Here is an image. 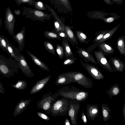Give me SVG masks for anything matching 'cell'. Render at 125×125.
I'll return each instance as SVG.
<instances>
[{
    "label": "cell",
    "instance_id": "9",
    "mask_svg": "<svg viewBox=\"0 0 125 125\" xmlns=\"http://www.w3.org/2000/svg\"><path fill=\"white\" fill-rule=\"evenodd\" d=\"M16 21L14 15L10 8L8 7L5 10L4 24L5 27L9 34L14 35L15 23Z\"/></svg>",
    "mask_w": 125,
    "mask_h": 125
},
{
    "label": "cell",
    "instance_id": "24",
    "mask_svg": "<svg viewBox=\"0 0 125 125\" xmlns=\"http://www.w3.org/2000/svg\"><path fill=\"white\" fill-rule=\"evenodd\" d=\"M73 27L68 25L65 26V31L69 41L72 44L74 47L75 46H78V42L76 35L72 30Z\"/></svg>",
    "mask_w": 125,
    "mask_h": 125
},
{
    "label": "cell",
    "instance_id": "1",
    "mask_svg": "<svg viewBox=\"0 0 125 125\" xmlns=\"http://www.w3.org/2000/svg\"><path fill=\"white\" fill-rule=\"evenodd\" d=\"M57 92L60 96L76 99L80 102H84L89 96L88 92L73 86L62 87Z\"/></svg>",
    "mask_w": 125,
    "mask_h": 125
},
{
    "label": "cell",
    "instance_id": "22",
    "mask_svg": "<svg viewBox=\"0 0 125 125\" xmlns=\"http://www.w3.org/2000/svg\"><path fill=\"white\" fill-rule=\"evenodd\" d=\"M114 72L123 73L125 68L124 62L118 57H114L109 59Z\"/></svg>",
    "mask_w": 125,
    "mask_h": 125
},
{
    "label": "cell",
    "instance_id": "12",
    "mask_svg": "<svg viewBox=\"0 0 125 125\" xmlns=\"http://www.w3.org/2000/svg\"><path fill=\"white\" fill-rule=\"evenodd\" d=\"M80 62L86 70L95 79L99 80L104 79V75L97 67L91 65L88 62H84L81 58H80Z\"/></svg>",
    "mask_w": 125,
    "mask_h": 125
},
{
    "label": "cell",
    "instance_id": "4",
    "mask_svg": "<svg viewBox=\"0 0 125 125\" xmlns=\"http://www.w3.org/2000/svg\"><path fill=\"white\" fill-rule=\"evenodd\" d=\"M22 15L26 18L33 21L38 20L45 23V21L49 20L52 15L40 10L29 7H23Z\"/></svg>",
    "mask_w": 125,
    "mask_h": 125
},
{
    "label": "cell",
    "instance_id": "38",
    "mask_svg": "<svg viewBox=\"0 0 125 125\" xmlns=\"http://www.w3.org/2000/svg\"><path fill=\"white\" fill-rule=\"evenodd\" d=\"M17 5H21L22 3H26L29 5L34 6L35 0H15Z\"/></svg>",
    "mask_w": 125,
    "mask_h": 125
},
{
    "label": "cell",
    "instance_id": "21",
    "mask_svg": "<svg viewBox=\"0 0 125 125\" xmlns=\"http://www.w3.org/2000/svg\"><path fill=\"white\" fill-rule=\"evenodd\" d=\"M98 106V104H88L86 105V114L89 119L93 120L98 116L99 112Z\"/></svg>",
    "mask_w": 125,
    "mask_h": 125
},
{
    "label": "cell",
    "instance_id": "15",
    "mask_svg": "<svg viewBox=\"0 0 125 125\" xmlns=\"http://www.w3.org/2000/svg\"><path fill=\"white\" fill-rule=\"evenodd\" d=\"M18 63L19 68L26 77L31 78L33 77L34 74L29 67L25 58L23 54H21Z\"/></svg>",
    "mask_w": 125,
    "mask_h": 125
},
{
    "label": "cell",
    "instance_id": "37",
    "mask_svg": "<svg viewBox=\"0 0 125 125\" xmlns=\"http://www.w3.org/2000/svg\"><path fill=\"white\" fill-rule=\"evenodd\" d=\"M5 38L4 35H0V46L1 48L7 52V47Z\"/></svg>",
    "mask_w": 125,
    "mask_h": 125
},
{
    "label": "cell",
    "instance_id": "46",
    "mask_svg": "<svg viewBox=\"0 0 125 125\" xmlns=\"http://www.w3.org/2000/svg\"><path fill=\"white\" fill-rule=\"evenodd\" d=\"M0 89L2 91L3 94L5 93V89L3 87L2 84L0 80Z\"/></svg>",
    "mask_w": 125,
    "mask_h": 125
},
{
    "label": "cell",
    "instance_id": "3",
    "mask_svg": "<svg viewBox=\"0 0 125 125\" xmlns=\"http://www.w3.org/2000/svg\"><path fill=\"white\" fill-rule=\"evenodd\" d=\"M62 97L56 100L52 104L51 111V116L56 117L57 116L66 115L67 113L70 99Z\"/></svg>",
    "mask_w": 125,
    "mask_h": 125
},
{
    "label": "cell",
    "instance_id": "39",
    "mask_svg": "<svg viewBox=\"0 0 125 125\" xmlns=\"http://www.w3.org/2000/svg\"><path fill=\"white\" fill-rule=\"evenodd\" d=\"M56 50L59 58L61 59L62 60L64 56V55L62 46L57 44L56 45Z\"/></svg>",
    "mask_w": 125,
    "mask_h": 125
},
{
    "label": "cell",
    "instance_id": "7",
    "mask_svg": "<svg viewBox=\"0 0 125 125\" xmlns=\"http://www.w3.org/2000/svg\"><path fill=\"white\" fill-rule=\"evenodd\" d=\"M86 14L91 19L101 20L107 23L112 22L121 17L115 13H107L101 10L90 11Z\"/></svg>",
    "mask_w": 125,
    "mask_h": 125
},
{
    "label": "cell",
    "instance_id": "51",
    "mask_svg": "<svg viewBox=\"0 0 125 125\" xmlns=\"http://www.w3.org/2000/svg\"><path fill=\"white\" fill-rule=\"evenodd\" d=\"M0 93H1L2 94H3V93L2 92V91L0 89Z\"/></svg>",
    "mask_w": 125,
    "mask_h": 125
},
{
    "label": "cell",
    "instance_id": "30",
    "mask_svg": "<svg viewBox=\"0 0 125 125\" xmlns=\"http://www.w3.org/2000/svg\"><path fill=\"white\" fill-rule=\"evenodd\" d=\"M75 32L77 40L80 43L89 44V42L91 41V39L88 38L84 33L80 30H76Z\"/></svg>",
    "mask_w": 125,
    "mask_h": 125
},
{
    "label": "cell",
    "instance_id": "33",
    "mask_svg": "<svg viewBox=\"0 0 125 125\" xmlns=\"http://www.w3.org/2000/svg\"><path fill=\"white\" fill-rule=\"evenodd\" d=\"M10 85L15 89L23 90L25 89L27 87V83L24 80H18L16 83L11 84Z\"/></svg>",
    "mask_w": 125,
    "mask_h": 125
},
{
    "label": "cell",
    "instance_id": "31",
    "mask_svg": "<svg viewBox=\"0 0 125 125\" xmlns=\"http://www.w3.org/2000/svg\"><path fill=\"white\" fill-rule=\"evenodd\" d=\"M121 91L119 86L115 84L107 91L106 93L109 95L110 98H111L119 94Z\"/></svg>",
    "mask_w": 125,
    "mask_h": 125
},
{
    "label": "cell",
    "instance_id": "50",
    "mask_svg": "<svg viewBox=\"0 0 125 125\" xmlns=\"http://www.w3.org/2000/svg\"><path fill=\"white\" fill-rule=\"evenodd\" d=\"M2 24V21L0 17V28L1 27Z\"/></svg>",
    "mask_w": 125,
    "mask_h": 125
},
{
    "label": "cell",
    "instance_id": "48",
    "mask_svg": "<svg viewBox=\"0 0 125 125\" xmlns=\"http://www.w3.org/2000/svg\"><path fill=\"white\" fill-rule=\"evenodd\" d=\"M122 112L123 115V116L124 119H125V104H124L123 105L122 108Z\"/></svg>",
    "mask_w": 125,
    "mask_h": 125
},
{
    "label": "cell",
    "instance_id": "44",
    "mask_svg": "<svg viewBox=\"0 0 125 125\" xmlns=\"http://www.w3.org/2000/svg\"><path fill=\"white\" fill-rule=\"evenodd\" d=\"M114 3H115L118 5L122 4L123 2V0H111Z\"/></svg>",
    "mask_w": 125,
    "mask_h": 125
},
{
    "label": "cell",
    "instance_id": "47",
    "mask_svg": "<svg viewBox=\"0 0 125 125\" xmlns=\"http://www.w3.org/2000/svg\"><path fill=\"white\" fill-rule=\"evenodd\" d=\"M14 13L18 16L21 14V11L20 10H14Z\"/></svg>",
    "mask_w": 125,
    "mask_h": 125
},
{
    "label": "cell",
    "instance_id": "34",
    "mask_svg": "<svg viewBox=\"0 0 125 125\" xmlns=\"http://www.w3.org/2000/svg\"><path fill=\"white\" fill-rule=\"evenodd\" d=\"M43 44L45 49L50 53L56 56L54 47L53 45L50 42L45 41L43 42Z\"/></svg>",
    "mask_w": 125,
    "mask_h": 125
},
{
    "label": "cell",
    "instance_id": "18",
    "mask_svg": "<svg viewBox=\"0 0 125 125\" xmlns=\"http://www.w3.org/2000/svg\"><path fill=\"white\" fill-rule=\"evenodd\" d=\"M5 39L8 55L10 57L14 58L15 60L18 62L21 54L20 53V51L18 48L13 45L6 37Z\"/></svg>",
    "mask_w": 125,
    "mask_h": 125
},
{
    "label": "cell",
    "instance_id": "25",
    "mask_svg": "<svg viewBox=\"0 0 125 125\" xmlns=\"http://www.w3.org/2000/svg\"><path fill=\"white\" fill-rule=\"evenodd\" d=\"M27 53L32 59L33 62L42 69L47 71H49L48 66L35 55L27 50Z\"/></svg>",
    "mask_w": 125,
    "mask_h": 125
},
{
    "label": "cell",
    "instance_id": "35",
    "mask_svg": "<svg viewBox=\"0 0 125 125\" xmlns=\"http://www.w3.org/2000/svg\"><path fill=\"white\" fill-rule=\"evenodd\" d=\"M109 31L107 30H102L98 31L95 32V34L96 36L93 41L94 44L96 43L102 39L104 36Z\"/></svg>",
    "mask_w": 125,
    "mask_h": 125
},
{
    "label": "cell",
    "instance_id": "26",
    "mask_svg": "<svg viewBox=\"0 0 125 125\" xmlns=\"http://www.w3.org/2000/svg\"><path fill=\"white\" fill-rule=\"evenodd\" d=\"M74 83V82L70 77L63 73L58 76L55 82L56 85H66Z\"/></svg>",
    "mask_w": 125,
    "mask_h": 125
},
{
    "label": "cell",
    "instance_id": "20",
    "mask_svg": "<svg viewBox=\"0 0 125 125\" xmlns=\"http://www.w3.org/2000/svg\"><path fill=\"white\" fill-rule=\"evenodd\" d=\"M25 26H23L20 32L12 36V39L18 44V49L20 51L23 50L25 46Z\"/></svg>",
    "mask_w": 125,
    "mask_h": 125
},
{
    "label": "cell",
    "instance_id": "23",
    "mask_svg": "<svg viewBox=\"0 0 125 125\" xmlns=\"http://www.w3.org/2000/svg\"><path fill=\"white\" fill-rule=\"evenodd\" d=\"M62 43L65 59L76 58L74 56L68 38H63L62 41Z\"/></svg>",
    "mask_w": 125,
    "mask_h": 125
},
{
    "label": "cell",
    "instance_id": "6",
    "mask_svg": "<svg viewBox=\"0 0 125 125\" xmlns=\"http://www.w3.org/2000/svg\"><path fill=\"white\" fill-rule=\"evenodd\" d=\"M63 74L70 77L75 82L85 88H91L93 87V84L92 80L82 73L70 71L63 73Z\"/></svg>",
    "mask_w": 125,
    "mask_h": 125
},
{
    "label": "cell",
    "instance_id": "5",
    "mask_svg": "<svg viewBox=\"0 0 125 125\" xmlns=\"http://www.w3.org/2000/svg\"><path fill=\"white\" fill-rule=\"evenodd\" d=\"M59 96L57 92L52 94L50 91L43 95L41 99L38 102L37 104V108L43 110L50 115L52 104Z\"/></svg>",
    "mask_w": 125,
    "mask_h": 125
},
{
    "label": "cell",
    "instance_id": "41",
    "mask_svg": "<svg viewBox=\"0 0 125 125\" xmlns=\"http://www.w3.org/2000/svg\"><path fill=\"white\" fill-rule=\"evenodd\" d=\"M37 114L41 118L46 121H48L50 120V118L43 113L38 112Z\"/></svg>",
    "mask_w": 125,
    "mask_h": 125
},
{
    "label": "cell",
    "instance_id": "42",
    "mask_svg": "<svg viewBox=\"0 0 125 125\" xmlns=\"http://www.w3.org/2000/svg\"><path fill=\"white\" fill-rule=\"evenodd\" d=\"M83 109L82 113L81 118L84 124L85 125H86L87 122V119L83 111Z\"/></svg>",
    "mask_w": 125,
    "mask_h": 125
},
{
    "label": "cell",
    "instance_id": "11",
    "mask_svg": "<svg viewBox=\"0 0 125 125\" xmlns=\"http://www.w3.org/2000/svg\"><path fill=\"white\" fill-rule=\"evenodd\" d=\"M47 10L50 11L53 17L54 30L57 32L60 31H65V20L64 18L59 17L54 10L47 4L45 5Z\"/></svg>",
    "mask_w": 125,
    "mask_h": 125
},
{
    "label": "cell",
    "instance_id": "17",
    "mask_svg": "<svg viewBox=\"0 0 125 125\" xmlns=\"http://www.w3.org/2000/svg\"><path fill=\"white\" fill-rule=\"evenodd\" d=\"M33 99H22L17 104L15 107L13 113L14 117H15L22 113L25 110L31 101Z\"/></svg>",
    "mask_w": 125,
    "mask_h": 125
},
{
    "label": "cell",
    "instance_id": "10",
    "mask_svg": "<svg viewBox=\"0 0 125 125\" xmlns=\"http://www.w3.org/2000/svg\"><path fill=\"white\" fill-rule=\"evenodd\" d=\"M80 107V102L76 99H70V104L68 111L72 124L78 125L77 116Z\"/></svg>",
    "mask_w": 125,
    "mask_h": 125
},
{
    "label": "cell",
    "instance_id": "28",
    "mask_svg": "<svg viewBox=\"0 0 125 125\" xmlns=\"http://www.w3.org/2000/svg\"><path fill=\"white\" fill-rule=\"evenodd\" d=\"M102 112L103 120L106 122L112 118L110 112L111 111L108 104L103 103L102 105Z\"/></svg>",
    "mask_w": 125,
    "mask_h": 125
},
{
    "label": "cell",
    "instance_id": "13",
    "mask_svg": "<svg viewBox=\"0 0 125 125\" xmlns=\"http://www.w3.org/2000/svg\"><path fill=\"white\" fill-rule=\"evenodd\" d=\"M93 52L98 63L100 66L110 73H114L110 63L101 51L99 50L93 51Z\"/></svg>",
    "mask_w": 125,
    "mask_h": 125
},
{
    "label": "cell",
    "instance_id": "49",
    "mask_svg": "<svg viewBox=\"0 0 125 125\" xmlns=\"http://www.w3.org/2000/svg\"><path fill=\"white\" fill-rule=\"evenodd\" d=\"M64 124L65 125H71V124L70 121L68 118H65V122Z\"/></svg>",
    "mask_w": 125,
    "mask_h": 125
},
{
    "label": "cell",
    "instance_id": "19",
    "mask_svg": "<svg viewBox=\"0 0 125 125\" xmlns=\"http://www.w3.org/2000/svg\"><path fill=\"white\" fill-rule=\"evenodd\" d=\"M121 23V22L112 29L109 30L104 36L102 39L90 46L86 50L90 52L92 51L96 48L98 44L104 42L110 39L113 35L114 33L119 27Z\"/></svg>",
    "mask_w": 125,
    "mask_h": 125
},
{
    "label": "cell",
    "instance_id": "2",
    "mask_svg": "<svg viewBox=\"0 0 125 125\" xmlns=\"http://www.w3.org/2000/svg\"><path fill=\"white\" fill-rule=\"evenodd\" d=\"M19 69L18 62L10 57L8 59L3 55H0V75L10 78L17 74Z\"/></svg>",
    "mask_w": 125,
    "mask_h": 125
},
{
    "label": "cell",
    "instance_id": "14",
    "mask_svg": "<svg viewBox=\"0 0 125 125\" xmlns=\"http://www.w3.org/2000/svg\"><path fill=\"white\" fill-rule=\"evenodd\" d=\"M51 76L50 75L36 82L30 92V95L34 94L42 90L46 85Z\"/></svg>",
    "mask_w": 125,
    "mask_h": 125
},
{
    "label": "cell",
    "instance_id": "16",
    "mask_svg": "<svg viewBox=\"0 0 125 125\" xmlns=\"http://www.w3.org/2000/svg\"><path fill=\"white\" fill-rule=\"evenodd\" d=\"M77 49L76 52L79 56L82 58L86 62H91L97 64V62L93 56L90 53V52L86 49L81 48L78 46L75 47Z\"/></svg>",
    "mask_w": 125,
    "mask_h": 125
},
{
    "label": "cell",
    "instance_id": "40",
    "mask_svg": "<svg viewBox=\"0 0 125 125\" xmlns=\"http://www.w3.org/2000/svg\"><path fill=\"white\" fill-rule=\"evenodd\" d=\"M77 60V59L76 58L65 59L63 61V65L65 66L70 65L74 63Z\"/></svg>",
    "mask_w": 125,
    "mask_h": 125
},
{
    "label": "cell",
    "instance_id": "27",
    "mask_svg": "<svg viewBox=\"0 0 125 125\" xmlns=\"http://www.w3.org/2000/svg\"><path fill=\"white\" fill-rule=\"evenodd\" d=\"M97 46L99 50L101 51L104 55L112 54L114 53V49L104 42L98 44Z\"/></svg>",
    "mask_w": 125,
    "mask_h": 125
},
{
    "label": "cell",
    "instance_id": "8",
    "mask_svg": "<svg viewBox=\"0 0 125 125\" xmlns=\"http://www.w3.org/2000/svg\"><path fill=\"white\" fill-rule=\"evenodd\" d=\"M55 10L61 14H67L73 12L70 0H49Z\"/></svg>",
    "mask_w": 125,
    "mask_h": 125
},
{
    "label": "cell",
    "instance_id": "32",
    "mask_svg": "<svg viewBox=\"0 0 125 125\" xmlns=\"http://www.w3.org/2000/svg\"><path fill=\"white\" fill-rule=\"evenodd\" d=\"M43 34L46 38L61 40V37L54 30H52L51 31H45L43 33Z\"/></svg>",
    "mask_w": 125,
    "mask_h": 125
},
{
    "label": "cell",
    "instance_id": "43",
    "mask_svg": "<svg viewBox=\"0 0 125 125\" xmlns=\"http://www.w3.org/2000/svg\"><path fill=\"white\" fill-rule=\"evenodd\" d=\"M57 33L61 37L63 38H67L66 34L65 31H60L57 32Z\"/></svg>",
    "mask_w": 125,
    "mask_h": 125
},
{
    "label": "cell",
    "instance_id": "36",
    "mask_svg": "<svg viewBox=\"0 0 125 125\" xmlns=\"http://www.w3.org/2000/svg\"><path fill=\"white\" fill-rule=\"evenodd\" d=\"M34 6L35 9L39 10H47V8L43 2L41 1H36L34 4Z\"/></svg>",
    "mask_w": 125,
    "mask_h": 125
},
{
    "label": "cell",
    "instance_id": "52",
    "mask_svg": "<svg viewBox=\"0 0 125 125\" xmlns=\"http://www.w3.org/2000/svg\"></svg>",
    "mask_w": 125,
    "mask_h": 125
},
{
    "label": "cell",
    "instance_id": "29",
    "mask_svg": "<svg viewBox=\"0 0 125 125\" xmlns=\"http://www.w3.org/2000/svg\"><path fill=\"white\" fill-rule=\"evenodd\" d=\"M125 36L122 35L119 37L117 40L116 44L117 50L121 55L125 56Z\"/></svg>",
    "mask_w": 125,
    "mask_h": 125
},
{
    "label": "cell",
    "instance_id": "45",
    "mask_svg": "<svg viewBox=\"0 0 125 125\" xmlns=\"http://www.w3.org/2000/svg\"><path fill=\"white\" fill-rule=\"evenodd\" d=\"M103 1L107 4L111 5L114 4V3L111 0H103Z\"/></svg>",
    "mask_w": 125,
    "mask_h": 125
}]
</instances>
